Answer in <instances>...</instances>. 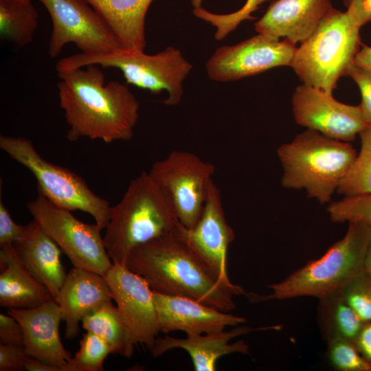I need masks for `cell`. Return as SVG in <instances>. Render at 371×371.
Returning a JSON list of instances; mask_svg holds the SVG:
<instances>
[{"label": "cell", "instance_id": "cell-1", "mask_svg": "<svg viewBox=\"0 0 371 371\" xmlns=\"http://www.w3.org/2000/svg\"><path fill=\"white\" fill-rule=\"evenodd\" d=\"M57 74L60 106L69 126L70 142L87 137L111 143L133 137L139 104L126 85L113 80L105 85L97 65Z\"/></svg>", "mask_w": 371, "mask_h": 371}, {"label": "cell", "instance_id": "cell-2", "mask_svg": "<svg viewBox=\"0 0 371 371\" xmlns=\"http://www.w3.org/2000/svg\"><path fill=\"white\" fill-rule=\"evenodd\" d=\"M176 229L135 247L124 265L142 276L155 292L191 298L223 312L235 308L234 295L251 298L254 293L223 282L181 239Z\"/></svg>", "mask_w": 371, "mask_h": 371}, {"label": "cell", "instance_id": "cell-3", "mask_svg": "<svg viewBox=\"0 0 371 371\" xmlns=\"http://www.w3.org/2000/svg\"><path fill=\"white\" fill-rule=\"evenodd\" d=\"M179 223L164 194L142 172L111 207L103 241L112 262L124 265L135 247L174 231Z\"/></svg>", "mask_w": 371, "mask_h": 371}, {"label": "cell", "instance_id": "cell-4", "mask_svg": "<svg viewBox=\"0 0 371 371\" xmlns=\"http://www.w3.org/2000/svg\"><path fill=\"white\" fill-rule=\"evenodd\" d=\"M277 154L283 168L282 186L304 190L322 204L330 203L357 155L350 142L311 129L279 146Z\"/></svg>", "mask_w": 371, "mask_h": 371}, {"label": "cell", "instance_id": "cell-5", "mask_svg": "<svg viewBox=\"0 0 371 371\" xmlns=\"http://www.w3.org/2000/svg\"><path fill=\"white\" fill-rule=\"evenodd\" d=\"M345 236L320 258L308 262L283 280L271 284L272 293L260 301L300 297L317 299L341 291L365 272V260L371 243V228L350 223Z\"/></svg>", "mask_w": 371, "mask_h": 371}, {"label": "cell", "instance_id": "cell-6", "mask_svg": "<svg viewBox=\"0 0 371 371\" xmlns=\"http://www.w3.org/2000/svg\"><path fill=\"white\" fill-rule=\"evenodd\" d=\"M359 30L346 11L331 6L313 34L296 48L290 66L303 84L332 95L360 49Z\"/></svg>", "mask_w": 371, "mask_h": 371}, {"label": "cell", "instance_id": "cell-7", "mask_svg": "<svg viewBox=\"0 0 371 371\" xmlns=\"http://www.w3.org/2000/svg\"><path fill=\"white\" fill-rule=\"evenodd\" d=\"M97 65L104 68L120 69L128 84L148 90L153 93L167 91L168 97L163 102L168 106L180 103L183 83L192 69V64L174 47L153 55L124 47L94 53L74 54L59 60L57 72Z\"/></svg>", "mask_w": 371, "mask_h": 371}, {"label": "cell", "instance_id": "cell-8", "mask_svg": "<svg viewBox=\"0 0 371 371\" xmlns=\"http://www.w3.org/2000/svg\"><path fill=\"white\" fill-rule=\"evenodd\" d=\"M0 148L32 173L40 194L60 207L89 214L101 229H105L111 206L96 195L80 176L44 159L27 138L1 135Z\"/></svg>", "mask_w": 371, "mask_h": 371}, {"label": "cell", "instance_id": "cell-9", "mask_svg": "<svg viewBox=\"0 0 371 371\" xmlns=\"http://www.w3.org/2000/svg\"><path fill=\"white\" fill-rule=\"evenodd\" d=\"M214 171L212 163L196 155L174 150L155 162L148 173L179 223L192 228L201 214Z\"/></svg>", "mask_w": 371, "mask_h": 371}, {"label": "cell", "instance_id": "cell-10", "mask_svg": "<svg viewBox=\"0 0 371 371\" xmlns=\"http://www.w3.org/2000/svg\"><path fill=\"white\" fill-rule=\"evenodd\" d=\"M27 208L43 231L59 246L74 267L104 276L113 265L96 225L83 223L70 210L51 203L41 194Z\"/></svg>", "mask_w": 371, "mask_h": 371}, {"label": "cell", "instance_id": "cell-11", "mask_svg": "<svg viewBox=\"0 0 371 371\" xmlns=\"http://www.w3.org/2000/svg\"><path fill=\"white\" fill-rule=\"evenodd\" d=\"M48 11L52 30L49 54L54 58L67 43L82 53L124 47L104 19L85 0H38Z\"/></svg>", "mask_w": 371, "mask_h": 371}, {"label": "cell", "instance_id": "cell-12", "mask_svg": "<svg viewBox=\"0 0 371 371\" xmlns=\"http://www.w3.org/2000/svg\"><path fill=\"white\" fill-rule=\"evenodd\" d=\"M104 277L126 329L124 357H131L137 344L150 350L161 331L153 290L142 276L124 265L113 263Z\"/></svg>", "mask_w": 371, "mask_h": 371}, {"label": "cell", "instance_id": "cell-13", "mask_svg": "<svg viewBox=\"0 0 371 371\" xmlns=\"http://www.w3.org/2000/svg\"><path fill=\"white\" fill-rule=\"evenodd\" d=\"M295 44L258 34L234 45L217 48L205 64L209 78L230 82L279 66H290Z\"/></svg>", "mask_w": 371, "mask_h": 371}, {"label": "cell", "instance_id": "cell-14", "mask_svg": "<svg viewBox=\"0 0 371 371\" xmlns=\"http://www.w3.org/2000/svg\"><path fill=\"white\" fill-rule=\"evenodd\" d=\"M292 109L298 124L343 142L354 141L369 126L359 105L341 103L331 94L305 84L296 87Z\"/></svg>", "mask_w": 371, "mask_h": 371}, {"label": "cell", "instance_id": "cell-15", "mask_svg": "<svg viewBox=\"0 0 371 371\" xmlns=\"http://www.w3.org/2000/svg\"><path fill=\"white\" fill-rule=\"evenodd\" d=\"M176 231L223 282L232 284L227 273L226 255L235 234L226 220L220 190L213 181L196 224L192 228H187L179 223Z\"/></svg>", "mask_w": 371, "mask_h": 371}, {"label": "cell", "instance_id": "cell-16", "mask_svg": "<svg viewBox=\"0 0 371 371\" xmlns=\"http://www.w3.org/2000/svg\"><path fill=\"white\" fill-rule=\"evenodd\" d=\"M7 313L23 327L26 354L65 371L72 357L60 339L61 311L54 300L32 308H8Z\"/></svg>", "mask_w": 371, "mask_h": 371}, {"label": "cell", "instance_id": "cell-17", "mask_svg": "<svg viewBox=\"0 0 371 371\" xmlns=\"http://www.w3.org/2000/svg\"><path fill=\"white\" fill-rule=\"evenodd\" d=\"M153 291L161 331L181 330L187 336L215 333L246 319L207 306L195 300Z\"/></svg>", "mask_w": 371, "mask_h": 371}, {"label": "cell", "instance_id": "cell-18", "mask_svg": "<svg viewBox=\"0 0 371 371\" xmlns=\"http://www.w3.org/2000/svg\"><path fill=\"white\" fill-rule=\"evenodd\" d=\"M54 300L65 322V337L71 339L78 335L79 324L86 315L113 300L104 276L74 267L67 274Z\"/></svg>", "mask_w": 371, "mask_h": 371}, {"label": "cell", "instance_id": "cell-19", "mask_svg": "<svg viewBox=\"0 0 371 371\" xmlns=\"http://www.w3.org/2000/svg\"><path fill=\"white\" fill-rule=\"evenodd\" d=\"M331 6L330 0H273L254 24L255 30L296 45L313 34Z\"/></svg>", "mask_w": 371, "mask_h": 371}, {"label": "cell", "instance_id": "cell-20", "mask_svg": "<svg viewBox=\"0 0 371 371\" xmlns=\"http://www.w3.org/2000/svg\"><path fill=\"white\" fill-rule=\"evenodd\" d=\"M260 328H262L241 326L228 331L187 336L184 339L166 335L157 338L150 352L153 357H157L171 349L181 348L190 355L196 371H214L216 361L222 356L249 353V346L243 340L229 344L230 340Z\"/></svg>", "mask_w": 371, "mask_h": 371}, {"label": "cell", "instance_id": "cell-21", "mask_svg": "<svg viewBox=\"0 0 371 371\" xmlns=\"http://www.w3.org/2000/svg\"><path fill=\"white\" fill-rule=\"evenodd\" d=\"M26 227L23 236L13 245L27 270L55 299L67 276L60 260L62 250L36 221Z\"/></svg>", "mask_w": 371, "mask_h": 371}, {"label": "cell", "instance_id": "cell-22", "mask_svg": "<svg viewBox=\"0 0 371 371\" xmlns=\"http://www.w3.org/2000/svg\"><path fill=\"white\" fill-rule=\"evenodd\" d=\"M0 305L32 308L54 300L49 289L27 270L13 245L0 250Z\"/></svg>", "mask_w": 371, "mask_h": 371}, {"label": "cell", "instance_id": "cell-23", "mask_svg": "<svg viewBox=\"0 0 371 371\" xmlns=\"http://www.w3.org/2000/svg\"><path fill=\"white\" fill-rule=\"evenodd\" d=\"M106 22L122 46L144 52L145 19L153 0H85Z\"/></svg>", "mask_w": 371, "mask_h": 371}, {"label": "cell", "instance_id": "cell-24", "mask_svg": "<svg viewBox=\"0 0 371 371\" xmlns=\"http://www.w3.org/2000/svg\"><path fill=\"white\" fill-rule=\"evenodd\" d=\"M273 0H191L195 16L216 28L214 38L221 41L245 20H254L251 14L260 5Z\"/></svg>", "mask_w": 371, "mask_h": 371}, {"label": "cell", "instance_id": "cell-25", "mask_svg": "<svg viewBox=\"0 0 371 371\" xmlns=\"http://www.w3.org/2000/svg\"><path fill=\"white\" fill-rule=\"evenodd\" d=\"M318 300L317 322L326 342L344 339L355 344L365 322L345 302L341 291Z\"/></svg>", "mask_w": 371, "mask_h": 371}, {"label": "cell", "instance_id": "cell-26", "mask_svg": "<svg viewBox=\"0 0 371 371\" xmlns=\"http://www.w3.org/2000/svg\"><path fill=\"white\" fill-rule=\"evenodd\" d=\"M38 13L30 2L0 0L1 38L22 47L30 43L38 27Z\"/></svg>", "mask_w": 371, "mask_h": 371}, {"label": "cell", "instance_id": "cell-27", "mask_svg": "<svg viewBox=\"0 0 371 371\" xmlns=\"http://www.w3.org/2000/svg\"><path fill=\"white\" fill-rule=\"evenodd\" d=\"M83 328L102 338L112 353L125 355L127 332L117 306L109 302L86 315L82 320Z\"/></svg>", "mask_w": 371, "mask_h": 371}, {"label": "cell", "instance_id": "cell-28", "mask_svg": "<svg viewBox=\"0 0 371 371\" xmlns=\"http://www.w3.org/2000/svg\"><path fill=\"white\" fill-rule=\"evenodd\" d=\"M361 148L337 192L344 196L371 194V126L359 134Z\"/></svg>", "mask_w": 371, "mask_h": 371}, {"label": "cell", "instance_id": "cell-29", "mask_svg": "<svg viewBox=\"0 0 371 371\" xmlns=\"http://www.w3.org/2000/svg\"><path fill=\"white\" fill-rule=\"evenodd\" d=\"M110 353L111 348L102 338L87 331L75 357L65 366V371H102L104 361Z\"/></svg>", "mask_w": 371, "mask_h": 371}, {"label": "cell", "instance_id": "cell-30", "mask_svg": "<svg viewBox=\"0 0 371 371\" xmlns=\"http://www.w3.org/2000/svg\"><path fill=\"white\" fill-rule=\"evenodd\" d=\"M327 212L335 223H360L371 228V194L346 196L341 200L330 202Z\"/></svg>", "mask_w": 371, "mask_h": 371}, {"label": "cell", "instance_id": "cell-31", "mask_svg": "<svg viewBox=\"0 0 371 371\" xmlns=\"http://www.w3.org/2000/svg\"><path fill=\"white\" fill-rule=\"evenodd\" d=\"M326 344V356L335 369L340 371H371V366L361 356L354 343L344 339H335Z\"/></svg>", "mask_w": 371, "mask_h": 371}, {"label": "cell", "instance_id": "cell-32", "mask_svg": "<svg viewBox=\"0 0 371 371\" xmlns=\"http://www.w3.org/2000/svg\"><path fill=\"white\" fill-rule=\"evenodd\" d=\"M345 302L365 322H371V278L363 272L341 290Z\"/></svg>", "mask_w": 371, "mask_h": 371}, {"label": "cell", "instance_id": "cell-33", "mask_svg": "<svg viewBox=\"0 0 371 371\" xmlns=\"http://www.w3.org/2000/svg\"><path fill=\"white\" fill-rule=\"evenodd\" d=\"M350 76L358 86L361 101L359 105L366 122L371 126V69L353 64L348 70Z\"/></svg>", "mask_w": 371, "mask_h": 371}, {"label": "cell", "instance_id": "cell-34", "mask_svg": "<svg viewBox=\"0 0 371 371\" xmlns=\"http://www.w3.org/2000/svg\"><path fill=\"white\" fill-rule=\"evenodd\" d=\"M26 225L15 223L4 204L0 202V247L14 245L25 234Z\"/></svg>", "mask_w": 371, "mask_h": 371}, {"label": "cell", "instance_id": "cell-35", "mask_svg": "<svg viewBox=\"0 0 371 371\" xmlns=\"http://www.w3.org/2000/svg\"><path fill=\"white\" fill-rule=\"evenodd\" d=\"M28 357L23 346L0 344V371L24 370Z\"/></svg>", "mask_w": 371, "mask_h": 371}, {"label": "cell", "instance_id": "cell-36", "mask_svg": "<svg viewBox=\"0 0 371 371\" xmlns=\"http://www.w3.org/2000/svg\"><path fill=\"white\" fill-rule=\"evenodd\" d=\"M0 343L24 346L21 324L12 315L0 314Z\"/></svg>", "mask_w": 371, "mask_h": 371}, {"label": "cell", "instance_id": "cell-37", "mask_svg": "<svg viewBox=\"0 0 371 371\" xmlns=\"http://www.w3.org/2000/svg\"><path fill=\"white\" fill-rule=\"evenodd\" d=\"M346 12L360 28L371 22V0H343Z\"/></svg>", "mask_w": 371, "mask_h": 371}, {"label": "cell", "instance_id": "cell-38", "mask_svg": "<svg viewBox=\"0 0 371 371\" xmlns=\"http://www.w3.org/2000/svg\"><path fill=\"white\" fill-rule=\"evenodd\" d=\"M355 346L361 356L371 366V322H365Z\"/></svg>", "mask_w": 371, "mask_h": 371}, {"label": "cell", "instance_id": "cell-39", "mask_svg": "<svg viewBox=\"0 0 371 371\" xmlns=\"http://www.w3.org/2000/svg\"><path fill=\"white\" fill-rule=\"evenodd\" d=\"M24 370L28 371H62L59 367L28 357L24 364Z\"/></svg>", "mask_w": 371, "mask_h": 371}, {"label": "cell", "instance_id": "cell-40", "mask_svg": "<svg viewBox=\"0 0 371 371\" xmlns=\"http://www.w3.org/2000/svg\"><path fill=\"white\" fill-rule=\"evenodd\" d=\"M354 64L363 68L371 69V47L363 45L355 56Z\"/></svg>", "mask_w": 371, "mask_h": 371}, {"label": "cell", "instance_id": "cell-41", "mask_svg": "<svg viewBox=\"0 0 371 371\" xmlns=\"http://www.w3.org/2000/svg\"><path fill=\"white\" fill-rule=\"evenodd\" d=\"M365 272L371 278V243L369 246L366 257Z\"/></svg>", "mask_w": 371, "mask_h": 371}, {"label": "cell", "instance_id": "cell-42", "mask_svg": "<svg viewBox=\"0 0 371 371\" xmlns=\"http://www.w3.org/2000/svg\"><path fill=\"white\" fill-rule=\"evenodd\" d=\"M12 1L20 2V3H27V2L31 1V0H12Z\"/></svg>", "mask_w": 371, "mask_h": 371}]
</instances>
